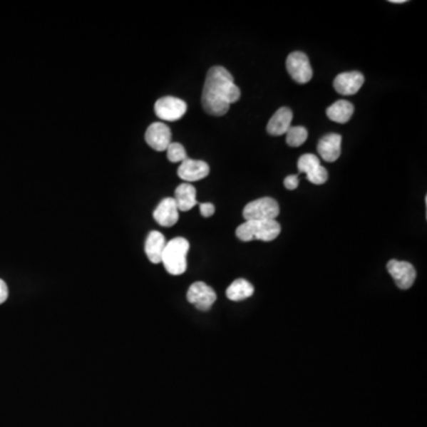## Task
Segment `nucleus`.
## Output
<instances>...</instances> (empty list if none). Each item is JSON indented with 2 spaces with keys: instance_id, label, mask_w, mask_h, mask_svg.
<instances>
[{
  "instance_id": "obj_19",
  "label": "nucleus",
  "mask_w": 427,
  "mask_h": 427,
  "mask_svg": "<svg viewBox=\"0 0 427 427\" xmlns=\"http://www.w3.org/2000/svg\"><path fill=\"white\" fill-rule=\"evenodd\" d=\"M227 298L233 302L247 299L254 294V287L246 279L234 280L226 291Z\"/></svg>"
},
{
  "instance_id": "obj_21",
  "label": "nucleus",
  "mask_w": 427,
  "mask_h": 427,
  "mask_svg": "<svg viewBox=\"0 0 427 427\" xmlns=\"http://www.w3.org/2000/svg\"><path fill=\"white\" fill-rule=\"evenodd\" d=\"M166 151H168V159L171 163H182L187 158V151L183 145L180 143H171L169 148H166Z\"/></svg>"
},
{
  "instance_id": "obj_9",
  "label": "nucleus",
  "mask_w": 427,
  "mask_h": 427,
  "mask_svg": "<svg viewBox=\"0 0 427 427\" xmlns=\"http://www.w3.org/2000/svg\"><path fill=\"white\" fill-rule=\"evenodd\" d=\"M387 271L396 282V286L401 289H408L413 286L417 272L413 265L407 262L391 260L387 264Z\"/></svg>"
},
{
  "instance_id": "obj_11",
  "label": "nucleus",
  "mask_w": 427,
  "mask_h": 427,
  "mask_svg": "<svg viewBox=\"0 0 427 427\" xmlns=\"http://www.w3.org/2000/svg\"><path fill=\"white\" fill-rule=\"evenodd\" d=\"M210 173L207 163L203 160H195V159L187 158L184 162H182L180 168H178V177L180 180H183L185 183H191V182H197V180H203L208 176Z\"/></svg>"
},
{
  "instance_id": "obj_18",
  "label": "nucleus",
  "mask_w": 427,
  "mask_h": 427,
  "mask_svg": "<svg viewBox=\"0 0 427 427\" xmlns=\"http://www.w3.org/2000/svg\"><path fill=\"white\" fill-rule=\"evenodd\" d=\"M354 114L353 103L346 101V100H339L331 106L328 107L326 115L329 119L339 124H346L351 119Z\"/></svg>"
},
{
  "instance_id": "obj_5",
  "label": "nucleus",
  "mask_w": 427,
  "mask_h": 427,
  "mask_svg": "<svg viewBox=\"0 0 427 427\" xmlns=\"http://www.w3.org/2000/svg\"><path fill=\"white\" fill-rule=\"evenodd\" d=\"M286 69L289 76L300 85L307 83L314 75L309 57L300 51L289 53L286 60Z\"/></svg>"
},
{
  "instance_id": "obj_15",
  "label": "nucleus",
  "mask_w": 427,
  "mask_h": 427,
  "mask_svg": "<svg viewBox=\"0 0 427 427\" xmlns=\"http://www.w3.org/2000/svg\"><path fill=\"white\" fill-rule=\"evenodd\" d=\"M292 118V110L289 108L287 107L279 108L276 113L273 114L267 124L269 135H273V137L286 135V132L289 131V128H291Z\"/></svg>"
},
{
  "instance_id": "obj_2",
  "label": "nucleus",
  "mask_w": 427,
  "mask_h": 427,
  "mask_svg": "<svg viewBox=\"0 0 427 427\" xmlns=\"http://www.w3.org/2000/svg\"><path fill=\"white\" fill-rule=\"evenodd\" d=\"M190 249L189 241L184 237H175L166 242L162 262L166 271L173 276H180L187 271V255Z\"/></svg>"
},
{
  "instance_id": "obj_6",
  "label": "nucleus",
  "mask_w": 427,
  "mask_h": 427,
  "mask_svg": "<svg viewBox=\"0 0 427 427\" xmlns=\"http://www.w3.org/2000/svg\"><path fill=\"white\" fill-rule=\"evenodd\" d=\"M187 103L173 96H164L157 100L155 105V115L165 121H177L187 113Z\"/></svg>"
},
{
  "instance_id": "obj_7",
  "label": "nucleus",
  "mask_w": 427,
  "mask_h": 427,
  "mask_svg": "<svg viewBox=\"0 0 427 427\" xmlns=\"http://www.w3.org/2000/svg\"><path fill=\"white\" fill-rule=\"evenodd\" d=\"M298 170L300 173H307V180L316 185L324 184L328 180V171L321 166L317 155L312 153H307L298 159Z\"/></svg>"
},
{
  "instance_id": "obj_1",
  "label": "nucleus",
  "mask_w": 427,
  "mask_h": 427,
  "mask_svg": "<svg viewBox=\"0 0 427 427\" xmlns=\"http://www.w3.org/2000/svg\"><path fill=\"white\" fill-rule=\"evenodd\" d=\"M240 88L234 83V78L226 68H210L205 78L202 93L203 110L214 117H222L230 110V105L240 99Z\"/></svg>"
},
{
  "instance_id": "obj_4",
  "label": "nucleus",
  "mask_w": 427,
  "mask_h": 427,
  "mask_svg": "<svg viewBox=\"0 0 427 427\" xmlns=\"http://www.w3.org/2000/svg\"><path fill=\"white\" fill-rule=\"evenodd\" d=\"M278 202L272 197H262L249 202L245 207L242 215L246 221H271L279 215Z\"/></svg>"
},
{
  "instance_id": "obj_22",
  "label": "nucleus",
  "mask_w": 427,
  "mask_h": 427,
  "mask_svg": "<svg viewBox=\"0 0 427 427\" xmlns=\"http://www.w3.org/2000/svg\"><path fill=\"white\" fill-rule=\"evenodd\" d=\"M284 185H285L287 190H296L298 185H299V178H298L297 175L287 176L285 180H284Z\"/></svg>"
},
{
  "instance_id": "obj_24",
  "label": "nucleus",
  "mask_w": 427,
  "mask_h": 427,
  "mask_svg": "<svg viewBox=\"0 0 427 427\" xmlns=\"http://www.w3.org/2000/svg\"><path fill=\"white\" fill-rule=\"evenodd\" d=\"M9 297V289L4 280L0 279V304L5 303Z\"/></svg>"
},
{
  "instance_id": "obj_20",
  "label": "nucleus",
  "mask_w": 427,
  "mask_h": 427,
  "mask_svg": "<svg viewBox=\"0 0 427 427\" xmlns=\"http://www.w3.org/2000/svg\"><path fill=\"white\" fill-rule=\"evenodd\" d=\"M307 131L303 126H291L286 132V143L291 148H299L307 142Z\"/></svg>"
},
{
  "instance_id": "obj_10",
  "label": "nucleus",
  "mask_w": 427,
  "mask_h": 427,
  "mask_svg": "<svg viewBox=\"0 0 427 427\" xmlns=\"http://www.w3.org/2000/svg\"><path fill=\"white\" fill-rule=\"evenodd\" d=\"M145 140L155 151H165L171 144V131L169 126L163 123H153L145 133Z\"/></svg>"
},
{
  "instance_id": "obj_25",
  "label": "nucleus",
  "mask_w": 427,
  "mask_h": 427,
  "mask_svg": "<svg viewBox=\"0 0 427 427\" xmlns=\"http://www.w3.org/2000/svg\"><path fill=\"white\" fill-rule=\"evenodd\" d=\"M391 3L403 4L406 3V0H391Z\"/></svg>"
},
{
  "instance_id": "obj_3",
  "label": "nucleus",
  "mask_w": 427,
  "mask_h": 427,
  "mask_svg": "<svg viewBox=\"0 0 427 427\" xmlns=\"http://www.w3.org/2000/svg\"><path fill=\"white\" fill-rule=\"evenodd\" d=\"M282 232V227L276 220L271 221H246L237 227V237L239 240L249 242L253 240H276Z\"/></svg>"
},
{
  "instance_id": "obj_17",
  "label": "nucleus",
  "mask_w": 427,
  "mask_h": 427,
  "mask_svg": "<svg viewBox=\"0 0 427 427\" xmlns=\"http://www.w3.org/2000/svg\"><path fill=\"white\" fill-rule=\"evenodd\" d=\"M173 200L176 202L177 208L180 212H189L195 205H198L196 189L190 183H182L178 185L175 191Z\"/></svg>"
},
{
  "instance_id": "obj_16",
  "label": "nucleus",
  "mask_w": 427,
  "mask_h": 427,
  "mask_svg": "<svg viewBox=\"0 0 427 427\" xmlns=\"http://www.w3.org/2000/svg\"><path fill=\"white\" fill-rule=\"evenodd\" d=\"M165 237L162 233L153 230L148 234L146 242H145V253L152 264L162 262L163 252L165 249Z\"/></svg>"
},
{
  "instance_id": "obj_8",
  "label": "nucleus",
  "mask_w": 427,
  "mask_h": 427,
  "mask_svg": "<svg viewBox=\"0 0 427 427\" xmlns=\"http://www.w3.org/2000/svg\"><path fill=\"white\" fill-rule=\"evenodd\" d=\"M187 299L198 310L208 311L215 303L217 296L210 286L203 282H196L187 289Z\"/></svg>"
},
{
  "instance_id": "obj_13",
  "label": "nucleus",
  "mask_w": 427,
  "mask_h": 427,
  "mask_svg": "<svg viewBox=\"0 0 427 427\" xmlns=\"http://www.w3.org/2000/svg\"><path fill=\"white\" fill-rule=\"evenodd\" d=\"M180 210L173 197H166L160 201L153 212V219L162 227H173L178 222Z\"/></svg>"
},
{
  "instance_id": "obj_12",
  "label": "nucleus",
  "mask_w": 427,
  "mask_h": 427,
  "mask_svg": "<svg viewBox=\"0 0 427 427\" xmlns=\"http://www.w3.org/2000/svg\"><path fill=\"white\" fill-rule=\"evenodd\" d=\"M364 83V75L359 71H349L336 76L334 88L341 96H354L360 91Z\"/></svg>"
},
{
  "instance_id": "obj_23",
  "label": "nucleus",
  "mask_w": 427,
  "mask_h": 427,
  "mask_svg": "<svg viewBox=\"0 0 427 427\" xmlns=\"http://www.w3.org/2000/svg\"><path fill=\"white\" fill-rule=\"evenodd\" d=\"M200 210L203 217H210L215 212V207L212 203H201L200 205Z\"/></svg>"
},
{
  "instance_id": "obj_14",
  "label": "nucleus",
  "mask_w": 427,
  "mask_h": 427,
  "mask_svg": "<svg viewBox=\"0 0 427 427\" xmlns=\"http://www.w3.org/2000/svg\"><path fill=\"white\" fill-rule=\"evenodd\" d=\"M341 145H342V137L336 133H330V135H324L319 140L317 151L323 160L334 163L341 155Z\"/></svg>"
}]
</instances>
